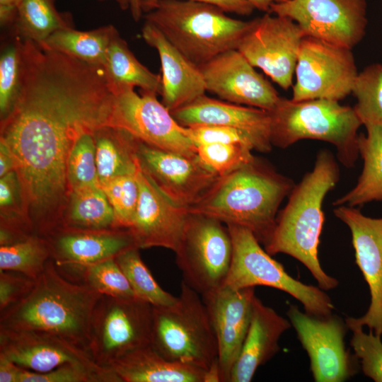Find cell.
<instances>
[{
    "label": "cell",
    "instance_id": "2e32d148",
    "mask_svg": "<svg viewBox=\"0 0 382 382\" xmlns=\"http://www.w3.org/2000/svg\"><path fill=\"white\" fill-rule=\"evenodd\" d=\"M334 214L350 230L356 263L368 284L371 301L366 313L347 318L349 328L367 326L382 335V218H371L354 207L336 206Z\"/></svg>",
    "mask_w": 382,
    "mask_h": 382
},
{
    "label": "cell",
    "instance_id": "ffe728a7",
    "mask_svg": "<svg viewBox=\"0 0 382 382\" xmlns=\"http://www.w3.org/2000/svg\"><path fill=\"white\" fill-rule=\"evenodd\" d=\"M255 296V287L223 285L202 297L216 337L220 382H229L249 328Z\"/></svg>",
    "mask_w": 382,
    "mask_h": 382
},
{
    "label": "cell",
    "instance_id": "bcb514c9",
    "mask_svg": "<svg viewBox=\"0 0 382 382\" xmlns=\"http://www.w3.org/2000/svg\"><path fill=\"white\" fill-rule=\"evenodd\" d=\"M21 368L5 357L0 355V382H18Z\"/></svg>",
    "mask_w": 382,
    "mask_h": 382
},
{
    "label": "cell",
    "instance_id": "44dd1931",
    "mask_svg": "<svg viewBox=\"0 0 382 382\" xmlns=\"http://www.w3.org/2000/svg\"><path fill=\"white\" fill-rule=\"evenodd\" d=\"M0 355L36 372L49 371L65 364L105 368L96 364L85 349L58 336L33 330L0 328Z\"/></svg>",
    "mask_w": 382,
    "mask_h": 382
},
{
    "label": "cell",
    "instance_id": "cb8c5ba5",
    "mask_svg": "<svg viewBox=\"0 0 382 382\" xmlns=\"http://www.w3.org/2000/svg\"><path fill=\"white\" fill-rule=\"evenodd\" d=\"M141 35L144 41L158 51L162 71V103L170 112L205 94L199 66L183 55L151 23L145 21Z\"/></svg>",
    "mask_w": 382,
    "mask_h": 382
},
{
    "label": "cell",
    "instance_id": "277c9868",
    "mask_svg": "<svg viewBox=\"0 0 382 382\" xmlns=\"http://www.w3.org/2000/svg\"><path fill=\"white\" fill-rule=\"evenodd\" d=\"M294 185L255 156L248 164L219 177L198 202L186 209L226 225L244 227L265 245L274 227L279 207Z\"/></svg>",
    "mask_w": 382,
    "mask_h": 382
},
{
    "label": "cell",
    "instance_id": "9c48e42d",
    "mask_svg": "<svg viewBox=\"0 0 382 382\" xmlns=\"http://www.w3.org/2000/svg\"><path fill=\"white\" fill-rule=\"evenodd\" d=\"M153 306L137 297L101 295L94 308L88 351L110 368L131 352L151 344Z\"/></svg>",
    "mask_w": 382,
    "mask_h": 382
},
{
    "label": "cell",
    "instance_id": "8d00e7d4",
    "mask_svg": "<svg viewBox=\"0 0 382 382\" xmlns=\"http://www.w3.org/2000/svg\"><path fill=\"white\" fill-rule=\"evenodd\" d=\"M23 74L21 39L3 49L0 57V113L1 120L12 110L18 97Z\"/></svg>",
    "mask_w": 382,
    "mask_h": 382
},
{
    "label": "cell",
    "instance_id": "52a82bcc",
    "mask_svg": "<svg viewBox=\"0 0 382 382\" xmlns=\"http://www.w3.org/2000/svg\"><path fill=\"white\" fill-rule=\"evenodd\" d=\"M151 346L165 358L207 370L218 361L216 335L202 296L182 281L168 306H153Z\"/></svg>",
    "mask_w": 382,
    "mask_h": 382
},
{
    "label": "cell",
    "instance_id": "30bf717a",
    "mask_svg": "<svg viewBox=\"0 0 382 382\" xmlns=\"http://www.w3.org/2000/svg\"><path fill=\"white\" fill-rule=\"evenodd\" d=\"M233 253L227 226L205 215L189 213L180 245L175 252L183 282L202 297L226 281Z\"/></svg>",
    "mask_w": 382,
    "mask_h": 382
},
{
    "label": "cell",
    "instance_id": "f907efd6",
    "mask_svg": "<svg viewBox=\"0 0 382 382\" xmlns=\"http://www.w3.org/2000/svg\"><path fill=\"white\" fill-rule=\"evenodd\" d=\"M130 11L134 21H139L142 16L141 0H130Z\"/></svg>",
    "mask_w": 382,
    "mask_h": 382
},
{
    "label": "cell",
    "instance_id": "6da1fadb",
    "mask_svg": "<svg viewBox=\"0 0 382 382\" xmlns=\"http://www.w3.org/2000/svg\"><path fill=\"white\" fill-rule=\"evenodd\" d=\"M20 93L1 120V141L16 163L29 219L37 228L59 222L69 153L85 134L110 126L114 91L104 67L21 39Z\"/></svg>",
    "mask_w": 382,
    "mask_h": 382
},
{
    "label": "cell",
    "instance_id": "7402d4cb",
    "mask_svg": "<svg viewBox=\"0 0 382 382\" xmlns=\"http://www.w3.org/2000/svg\"><path fill=\"white\" fill-rule=\"evenodd\" d=\"M45 238L57 267L88 265L137 247L127 228L92 231L59 226Z\"/></svg>",
    "mask_w": 382,
    "mask_h": 382
},
{
    "label": "cell",
    "instance_id": "ab89813d",
    "mask_svg": "<svg viewBox=\"0 0 382 382\" xmlns=\"http://www.w3.org/2000/svg\"><path fill=\"white\" fill-rule=\"evenodd\" d=\"M250 147L240 144L210 143L197 146L199 161L219 177L225 176L252 161Z\"/></svg>",
    "mask_w": 382,
    "mask_h": 382
},
{
    "label": "cell",
    "instance_id": "f5cc1de1",
    "mask_svg": "<svg viewBox=\"0 0 382 382\" xmlns=\"http://www.w3.org/2000/svg\"><path fill=\"white\" fill-rule=\"evenodd\" d=\"M381 3H382V0H381Z\"/></svg>",
    "mask_w": 382,
    "mask_h": 382
},
{
    "label": "cell",
    "instance_id": "ee69618b",
    "mask_svg": "<svg viewBox=\"0 0 382 382\" xmlns=\"http://www.w3.org/2000/svg\"><path fill=\"white\" fill-rule=\"evenodd\" d=\"M35 279L22 273L0 270V312L26 296Z\"/></svg>",
    "mask_w": 382,
    "mask_h": 382
},
{
    "label": "cell",
    "instance_id": "c3c4849f",
    "mask_svg": "<svg viewBox=\"0 0 382 382\" xmlns=\"http://www.w3.org/2000/svg\"><path fill=\"white\" fill-rule=\"evenodd\" d=\"M16 170L13 156L8 146L0 140V177Z\"/></svg>",
    "mask_w": 382,
    "mask_h": 382
},
{
    "label": "cell",
    "instance_id": "1f68e13d",
    "mask_svg": "<svg viewBox=\"0 0 382 382\" xmlns=\"http://www.w3.org/2000/svg\"><path fill=\"white\" fill-rule=\"evenodd\" d=\"M17 37L41 45L53 33L73 27L52 0H22L14 21Z\"/></svg>",
    "mask_w": 382,
    "mask_h": 382
},
{
    "label": "cell",
    "instance_id": "8992f818",
    "mask_svg": "<svg viewBox=\"0 0 382 382\" xmlns=\"http://www.w3.org/2000/svg\"><path fill=\"white\" fill-rule=\"evenodd\" d=\"M269 112L272 146L284 149L302 139L326 141L335 146L338 160L347 168L359 156L358 130L362 123L353 107L328 99L281 98Z\"/></svg>",
    "mask_w": 382,
    "mask_h": 382
},
{
    "label": "cell",
    "instance_id": "b9f144b4",
    "mask_svg": "<svg viewBox=\"0 0 382 382\" xmlns=\"http://www.w3.org/2000/svg\"><path fill=\"white\" fill-rule=\"evenodd\" d=\"M353 335L351 345L356 357L359 359L364 374L376 382H382L381 335L371 330L364 332L363 327L349 328Z\"/></svg>",
    "mask_w": 382,
    "mask_h": 382
},
{
    "label": "cell",
    "instance_id": "d4e9b609",
    "mask_svg": "<svg viewBox=\"0 0 382 382\" xmlns=\"http://www.w3.org/2000/svg\"><path fill=\"white\" fill-rule=\"evenodd\" d=\"M290 327L286 318L255 296L249 328L229 382L250 381L259 366L279 351V340Z\"/></svg>",
    "mask_w": 382,
    "mask_h": 382
},
{
    "label": "cell",
    "instance_id": "3957f363",
    "mask_svg": "<svg viewBox=\"0 0 382 382\" xmlns=\"http://www.w3.org/2000/svg\"><path fill=\"white\" fill-rule=\"evenodd\" d=\"M339 177L338 165L332 154L326 149L320 151L313 170L294 185L264 245L270 255L284 253L300 261L323 290L334 289L338 284L336 279L322 269L318 249L324 222L323 200Z\"/></svg>",
    "mask_w": 382,
    "mask_h": 382
},
{
    "label": "cell",
    "instance_id": "4316f807",
    "mask_svg": "<svg viewBox=\"0 0 382 382\" xmlns=\"http://www.w3.org/2000/svg\"><path fill=\"white\" fill-rule=\"evenodd\" d=\"M366 133L359 134L358 147L364 166L353 188L337 198L333 206L358 207L382 200V127L366 125Z\"/></svg>",
    "mask_w": 382,
    "mask_h": 382
},
{
    "label": "cell",
    "instance_id": "8fae6325",
    "mask_svg": "<svg viewBox=\"0 0 382 382\" xmlns=\"http://www.w3.org/2000/svg\"><path fill=\"white\" fill-rule=\"evenodd\" d=\"M110 127L129 133L137 139L161 149L189 157L197 156V146L157 94L124 86L116 89Z\"/></svg>",
    "mask_w": 382,
    "mask_h": 382
},
{
    "label": "cell",
    "instance_id": "ac0fdd59",
    "mask_svg": "<svg viewBox=\"0 0 382 382\" xmlns=\"http://www.w3.org/2000/svg\"><path fill=\"white\" fill-rule=\"evenodd\" d=\"M199 68L207 91L222 100L270 111L281 98L238 50L224 52Z\"/></svg>",
    "mask_w": 382,
    "mask_h": 382
},
{
    "label": "cell",
    "instance_id": "f1b7e54d",
    "mask_svg": "<svg viewBox=\"0 0 382 382\" xmlns=\"http://www.w3.org/2000/svg\"><path fill=\"white\" fill-rule=\"evenodd\" d=\"M104 69L115 91L124 86L139 87L141 91L161 95V76L143 65L116 29L108 51Z\"/></svg>",
    "mask_w": 382,
    "mask_h": 382
},
{
    "label": "cell",
    "instance_id": "7c38bea8",
    "mask_svg": "<svg viewBox=\"0 0 382 382\" xmlns=\"http://www.w3.org/2000/svg\"><path fill=\"white\" fill-rule=\"evenodd\" d=\"M295 74L291 100L339 101L352 93L359 72L351 49L305 36Z\"/></svg>",
    "mask_w": 382,
    "mask_h": 382
},
{
    "label": "cell",
    "instance_id": "f6af8a7d",
    "mask_svg": "<svg viewBox=\"0 0 382 382\" xmlns=\"http://www.w3.org/2000/svg\"><path fill=\"white\" fill-rule=\"evenodd\" d=\"M158 0H141V8L143 12H147ZM204 2L215 5L226 13H234L241 16H249L254 6L247 0H189Z\"/></svg>",
    "mask_w": 382,
    "mask_h": 382
},
{
    "label": "cell",
    "instance_id": "74e56055",
    "mask_svg": "<svg viewBox=\"0 0 382 382\" xmlns=\"http://www.w3.org/2000/svg\"><path fill=\"white\" fill-rule=\"evenodd\" d=\"M100 185L114 210L115 228H128L134 220L139 201L136 174L117 176Z\"/></svg>",
    "mask_w": 382,
    "mask_h": 382
},
{
    "label": "cell",
    "instance_id": "9a60e30c",
    "mask_svg": "<svg viewBox=\"0 0 382 382\" xmlns=\"http://www.w3.org/2000/svg\"><path fill=\"white\" fill-rule=\"evenodd\" d=\"M141 169L173 204L188 208L198 202L219 178L197 156L189 157L137 141Z\"/></svg>",
    "mask_w": 382,
    "mask_h": 382
},
{
    "label": "cell",
    "instance_id": "e575fe53",
    "mask_svg": "<svg viewBox=\"0 0 382 382\" xmlns=\"http://www.w3.org/2000/svg\"><path fill=\"white\" fill-rule=\"evenodd\" d=\"M139 250L137 247H132L115 257L134 296L153 306H164L173 303L177 297L158 285L142 261Z\"/></svg>",
    "mask_w": 382,
    "mask_h": 382
},
{
    "label": "cell",
    "instance_id": "e0dca14e",
    "mask_svg": "<svg viewBox=\"0 0 382 382\" xmlns=\"http://www.w3.org/2000/svg\"><path fill=\"white\" fill-rule=\"evenodd\" d=\"M287 316L308 354L316 381L341 382L354 374L344 343L345 323L340 318H317L295 306L289 307Z\"/></svg>",
    "mask_w": 382,
    "mask_h": 382
},
{
    "label": "cell",
    "instance_id": "d6986e66",
    "mask_svg": "<svg viewBox=\"0 0 382 382\" xmlns=\"http://www.w3.org/2000/svg\"><path fill=\"white\" fill-rule=\"evenodd\" d=\"M139 195L132 225L127 228L139 249L162 247L174 252L181 241L189 212L168 199L139 163L136 173Z\"/></svg>",
    "mask_w": 382,
    "mask_h": 382
},
{
    "label": "cell",
    "instance_id": "7dc6e473",
    "mask_svg": "<svg viewBox=\"0 0 382 382\" xmlns=\"http://www.w3.org/2000/svg\"><path fill=\"white\" fill-rule=\"evenodd\" d=\"M22 0H0V21L1 25L14 23L18 7Z\"/></svg>",
    "mask_w": 382,
    "mask_h": 382
},
{
    "label": "cell",
    "instance_id": "484cf974",
    "mask_svg": "<svg viewBox=\"0 0 382 382\" xmlns=\"http://www.w3.org/2000/svg\"><path fill=\"white\" fill-rule=\"evenodd\" d=\"M111 369L121 382H204L207 370L170 361L149 345L115 362Z\"/></svg>",
    "mask_w": 382,
    "mask_h": 382
},
{
    "label": "cell",
    "instance_id": "681fc988",
    "mask_svg": "<svg viewBox=\"0 0 382 382\" xmlns=\"http://www.w3.org/2000/svg\"><path fill=\"white\" fill-rule=\"evenodd\" d=\"M255 8L260 11L270 13V6L274 3L285 1L286 0H247Z\"/></svg>",
    "mask_w": 382,
    "mask_h": 382
},
{
    "label": "cell",
    "instance_id": "7bdbcfd3",
    "mask_svg": "<svg viewBox=\"0 0 382 382\" xmlns=\"http://www.w3.org/2000/svg\"><path fill=\"white\" fill-rule=\"evenodd\" d=\"M188 137L196 146L210 143L240 144L253 150L266 153L262 145L252 135L241 129L218 125H200L186 127Z\"/></svg>",
    "mask_w": 382,
    "mask_h": 382
},
{
    "label": "cell",
    "instance_id": "5bb4252c",
    "mask_svg": "<svg viewBox=\"0 0 382 382\" xmlns=\"http://www.w3.org/2000/svg\"><path fill=\"white\" fill-rule=\"evenodd\" d=\"M305 35L291 18L266 13L245 35L237 50L284 90L292 86L293 75Z\"/></svg>",
    "mask_w": 382,
    "mask_h": 382
},
{
    "label": "cell",
    "instance_id": "d590c367",
    "mask_svg": "<svg viewBox=\"0 0 382 382\" xmlns=\"http://www.w3.org/2000/svg\"><path fill=\"white\" fill-rule=\"evenodd\" d=\"M352 94L357 100L353 108L362 125L382 127V64H369L359 72Z\"/></svg>",
    "mask_w": 382,
    "mask_h": 382
},
{
    "label": "cell",
    "instance_id": "5b68a950",
    "mask_svg": "<svg viewBox=\"0 0 382 382\" xmlns=\"http://www.w3.org/2000/svg\"><path fill=\"white\" fill-rule=\"evenodd\" d=\"M204 2L158 0L144 18L190 61L201 66L224 52L237 50L255 23V18L242 21Z\"/></svg>",
    "mask_w": 382,
    "mask_h": 382
},
{
    "label": "cell",
    "instance_id": "836d02e7",
    "mask_svg": "<svg viewBox=\"0 0 382 382\" xmlns=\"http://www.w3.org/2000/svg\"><path fill=\"white\" fill-rule=\"evenodd\" d=\"M50 258L51 251L47 239L35 234L0 247L1 270L20 272L35 280Z\"/></svg>",
    "mask_w": 382,
    "mask_h": 382
},
{
    "label": "cell",
    "instance_id": "816d5d0a",
    "mask_svg": "<svg viewBox=\"0 0 382 382\" xmlns=\"http://www.w3.org/2000/svg\"><path fill=\"white\" fill-rule=\"evenodd\" d=\"M105 1V0H100ZM116 2L122 10H127L130 8V0H112Z\"/></svg>",
    "mask_w": 382,
    "mask_h": 382
},
{
    "label": "cell",
    "instance_id": "4dcf8cb0",
    "mask_svg": "<svg viewBox=\"0 0 382 382\" xmlns=\"http://www.w3.org/2000/svg\"><path fill=\"white\" fill-rule=\"evenodd\" d=\"M61 226L92 231L116 228L114 210L100 185L71 191L69 209Z\"/></svg>",
    "mask_w": 382,
    "mask_h": 382
},
{
    "label": "cell",
    "instance_id": "7a4b0ae2",
    "mask_svg": "<svg viewBox=\"0 0 382 382\" xmlns=\"http://www.w3.org/2000/svg\"><path fill=\"white\" fill-rule=\"evenodd\" d=\"M101 295L65 277L50 259L30 293L0 312V328L46 332L88 351L91 318Z\"/></svg>",
    "mask_w": 382,
    "mask_h": 382
},
{
    "label": "cell",
    "instance_id": "4fadbf2b",
    "mask_svg": "<svg viewBox=\"0 0 382 382\" xmlns=\"http://www.w3.org/2000/svg\"><path fill=\"white\" fill-rule=\"evenodd\" d=\"M270 13L296 22L305 36L352 49L365 35V0H286L274 3Z\"/></svg>",
    "mask_w": 382,
    "mask_h": 382
},
{
    "label": "cell",
    "instance_id": "60d3db41",
    "mask_svg": "<svg viewBox=\"0 0 382 382\" xmlns=\"http://www.w3.org/2000/svg\"><path fill=\"white\" fill-rule=\"evenodd\" d=\"M18 382H121L109 368L95 369L79 364H65L46 372L21 368Z\"/></svg>",
    "mask_w": 382,
    "mask_h": 382
},
{
    "label": "cell",
    "instance_id": "83f0119b",
    "mask_svg": "<svg viewBox=\"0 0 382 382\" xmlns=\"http://www.w3.org/2000/svg\"><path fill=\"white\" fill-rule=\"evenodd\" d=\"M99 183L127 175H135L139 167L136 154L138 139L126 131L104 127L93 134Z\"/></svg>",
    "mask_w": 382,
    "mask_h": 382
},
{
    "label": "cell",
    "instance_id": "d6a6232c",
    "mask_svg": "<svg viewBox=\"0 0 382 382\" xmlns=\"http://www.w3.org/2000/svg\"><path fill=\"white\" fill-rule=\"evenodd\" d=\"M59 267H62L63 270L61 271H66L68 276L71 277L69 279L85 284L102 295L117 298L135 296L115 257L84 266Z\"/></svg>",
    "mask_w": 382,
    "mask_h": 382
},
{
    "label": "cell",
    "instance_id": "f546056e",
    "mask_svg": "<svg viewBox=\"0 0 382 382\" xmlns=\"http://www.w3.org/2000/svg\"><path fill=\"white\" fill-rule=\"evenodd\" d=\"M115 30L112 25L86 31L77 30L73 27L66 28L53 33L40 45L104 67Z\"/></svg>",
    "mask_w": 382,
    "mask_h": 382
},
{
    "label": "cell",
    "instance_id": "ba28073f",
    "mask_svg": "<svg viewBox=\"0 0 382 382\" xmlns=\"http://www.w3.org/2000/svg\"><path fill=\"white\" fill-rule=\"evenodd\" d=\"M231 234L233 253L225 286L235 289L267 286L282 290L300 301L306 313L317 317L332 315L333 305L322 289L294 279L283 266L263 250L248 229L226 225Z\"/></svg>",
    "mask_w": 382,
    "mask_h": 382
},
{
    "label": "cell",
    "instance_id": "f35d334b",
    "mask_svg": "<svg viewBox=\"0 0 382 382\" xmlns=\"http://www.w3.org/2000/svg\"><path fill=\"white\" fill-rule=\"evenodd\" d=\"M66 177L71 191L100 185L93 134L82 135L74 145L67 160Z\"/></svg>",
    "mask_w": 382,
    "mask_h": 382
},
{
    "label": "cell",
    "instance_id": "603a6c76",
    "mask_svg": "<svg viewBox=\"0 0 382 382\" xmlns=\"http://www.w3.org/2000/svg\"><path fill=\"white\" fill-rule=\"evenodd\" d=\"M170 112L185 127L218 125L237 128L255 137L266 153L272 150L270 115L265 110L217 100L204 94Z\"/></svg>",
    "mask_w": 382,
    "mask_h": 382
}]
</instances>
